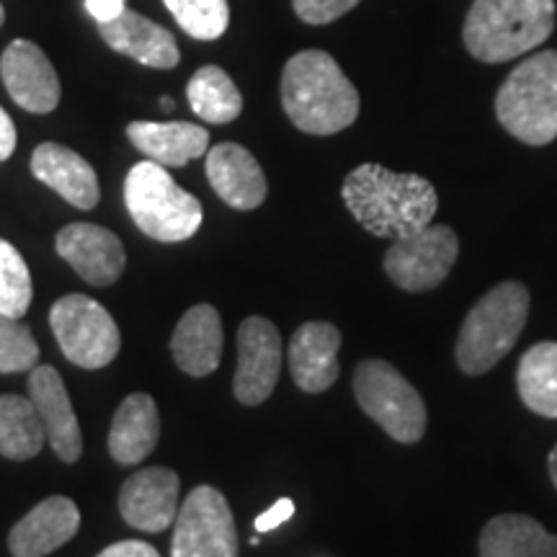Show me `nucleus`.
<instances>
[{"mask_svg": "<svg viewBox=\"0 0 557 557\" xmlns=\"http://www.w3.org/2000/svg\"><path fill=\"white\" fill-rule=\"evenodd\" d=\"M86 11L99 21V24H109V21H114L122 11H127V0H86Z\"/></svg>", "mask_w": 557, "mask_h": 557, "instance_id": "34", "label": "nucleus"}, {"mask_svg": "<svg viewBox=\"0 0 557 557\" xmlns=\"http://www.w3.org/2000/svg\"><path fill=\"white\" fill-rule=\"evenodd\" d=\"M189 107L201 122L207 124H230L240 116L243 96L233 78L218 65H205L191 75Z\"/></svg>", "mask_w": 557, "mask_h": 557, "instance_id": "27", "label": "nucleus"}, {"mask_svg": "<svg viewBox=\"0 0 557 557\" xmlns=\"http://www.w3.org/2000/svg\"><path fill=\"white\" fill-rule=\"evenodd\" d=\"M5 90L21 109L50 114L58 109L62 88L50 58L29 39H13L0 58Z\"/></svg>", "mask_w": 557, "mask_h": 557, "instance_id": "12", "label": "nucleus"}, {"mask_svg": "<svg viewBox=\"0 0 557 557\" xmlns=\"http://www.w3.org/2000/svg\"><path fill=\"white\" fill-rule=\"evenodd\" d=\"M160 107L165 111H173V99H160Z\"/></svg>", "mask_w": 557, "mask_h": 557, "instance_id": "37", "label": "nucleus"}, {"mask_svg": "<svg viewBox=\"0 0 557 557\" xmlns=\"http://www.w3.org/2000/svg\"><path fill=\"white\" fill-rule=\"evenodd\" d=\"M178 475L169 468H143L124 480L120 513L132 529L158 534L178 517Z\"/></svg>", "mask_w": 557, "mask_h": 557, "instance_id": "14", "label": "nucleus"}, {"mask_svg": "<svg viewBox=\"0 0 557 557\" xmlns=\"http://www.w3.org/2000/svg\"><path fill=\"white\" fill-rule=\"evenodd\" d=\"M16 150V127H13V120L5 114V109L0 107V163L9 160Z\"/></svg>", "mask_w": 557, "mask_h": 557, "instance_id": "35", "label": "nucleus"}, {"mask_svg": "<svg viewBox=\"0 0 557 557\" xmlns=\"http://www.w3.org/2000/svg\"><path fill=\"white\" fill-rule=\"evenodd\" d=\"M34 178L58 191L67 205L94 209L99 205V178L94 165L75 150L60 143H41L32 156Z\"/></svg>", "mask_w": 557, "mask_h": 557, "instance_id": "20", "label": "nucleus"}, {"mask_svg": "<svg viewBox=\"0 0 557 557\" xmlns=\"http://www.w3.org/2000/svg\"><path fill=\"white\" fill-rule=\"evenodd\" d=\"M222 320L212 305H194L178 320L171 336V354L181 372L207 377L222 361Z\"/></svg>", "mask_w": 557, "mask_h": 557, "instance_id": "21", "label": "nucleus"}, {"mask_svg": "<svg viewBox=\"0 0 557 557\" xmlns=\"http://www.w3.org/2000/svg\"><path fill=\"white\" fill-rule=\"evenodd\" d=\"M292 513H295V504H292L289 498H278L269 511H263L261 517L256 519V532H274L276 527H282L284 521L292 519Z\"/></svg>", "mask_w": 557, "mask_h": 557, "instance_id": "32", "label": "nucleus"}, {"mask_svg": "<svg viewBox=\"0 0 557 557\" xmlns=\"http://www.w3.org/2000/svg\"><path fill=\"white\" fill-rule=\"evenodd\" d=\"M50 325L62 354L81 369L109 367L122 348L114 318L86 295L60 297L50 310Z\"/></svg>", "mask_w": 557, "mask_h": 557, "instance_id": "8", "label": "nucleus"}, {"mask_svg": "<svg viewBox=\"0 0 557 557\" xmlns=\"http://www.w3.org/2000/svg\"><path fill=\"white\" fill-rule=\"evenodd\" d=\"M163 3L181 29L199 41L220 39L230 26L227 0H163Z\"/></svg>", "mask_w": 557, "mask_h": 557, "instance_id": "28", "label": "nucleus"}, {"mask_svg": "<svg viewBox=\"0 0 557 557\" xmlns=\"http://www.w3.org/2000/svg\"><path fill=\"white\" fill-rule=\"evenodd\" d=\"M555 0H475L462 41L475 60L500 65L537 50L555 32Z\"/></svg>", "mask_w": 557, "mask_h": 557, "instance_id": "3", "label": "nucleus"}, {"mask_svg": "<svg viewBox=\"0 0 557 557\" xmlns=\"http://www.w3.org/2000/svg\"><path fill=\"white\" fill-rule=\"evenodd\" d=\"M341 197L367 233L385 240L421 233L438 209V194L429 178L389 171L380 163L357 165L344 178Z\"/></svg>", "mask_w": 557, "mask_h": 557, "instance_id": "1", "label": "nucleus"}, {"mask_svg": "<svg viewBox=\"0 0 557 557\" xmlns=\"http://www.w3.org/2000/svg\"><path fill=\"white\" fill-rule=\"evenodd\" d=\"M160 438V413L148 393H132L111 418L109 455L116 465H139L150 457Z\"/></svg>", "mask_w": 557, "mask_h": 557, "instance_id": "23", "label": "nucleus"}, {"mask_svg": "<svg viewBox=\"0 0 557 557\" xmlns=\"http://www.w3.org/2000/svg\"><path fill=\"white\" fill-rule=\"evenodd\" d=\"M547 468H549V478H553V485L557 487V444L553 447V451H549Z\"/></svg>", "mask_w": 557, "mask_h": 557, "instance_id": "36", "label": "nucleus"}, {"mask_svg": "<svg viewBox=\"0 0 557 557\" xmlns=\"http://www.w3.org/2000/svg\"><path fill=\"white\" fill-rule=\"evenodd\" d=\"M341 331L333 323L312 320L299 325L289 341V372L302 393L318 395L336 385Z\"/></svg>", "mask_w": 557, "mask_h": 557, "instance_id": "17", "label": "nucleus"}, {"mask_svg": "<svg viewBox=\"0 0 557 557\" xmlns=\"http://www.w3.org/2000/svg\"><path fill=\"white\" fill-rule=\"evenodd\" d=\"M29 398L37 408L41 426H45L47 442L62 462H75L81 459L83 436L81 423L75 418L73 403H70L67 387L60 372L50 364H39L32 369L29 377Z\"/></svg>", "mask_w": 557, "mask_h": 557, "instance_id": "16", "label": "nucleus"}, {"mask_svg": "<svg viewBox=\"0 0 557 557\" xmlns=\"http://www.w3.org/2000/svg\"><path fill=\"white\" fill-rule=\"evenodd\" d=\"M532 295L521 282H500L468 312L455 346L457 364L470 377L491 372L511 354L524 331Z\"/></svg>", "mask_w": 557, "mask_h": 557, "instance_id": "4", "label": "nucleus"}, {"mask_svg": "<svg viewBox=\"0 0 557 557\" xmlns=\"http://www.w3.org/2000/svg\"><path fill=\"white\" fill-rule=\"evenodd\" d=\"M354 395L359 408L395 442L418 444L426 436V403L389 361H359L354 369Z\"/></svg>", "mask_w": 557, "mask_h": 557, "instance_id": "7", "label": "nucleus"}, {"mask_svg": "<svg viewBox=\"0 0 557 557\" xmlns=\"http://www.w3.org/2000/svg\"><path fill=\"white\" fill-rule=\"evenodd\" d=\"M284 346L276 325L261 315H250L238 329V369L233 393L243 406H261L274 393L282 374Z\"/></svg>", "mask_w": 557, "mask_h": 557, "instance_id": "11", "label": "nucleus"}, {"mask_svg": "<svg viewBox=\"0 0 557 557\" xmlns=\"http://www.w3.org/2000/svg\"><path fill=\"white\" fill-rule=\"evenodd\" d=\"M127 137L145 158L163 169H184L209 150V132L191 122H132Z\"/></svg>", "mask_w": 557, "mask_h": 557, "instance_id": "22", "label": "nucleus"}, {"mask_svg": "<svg viewBox=\"0 0 557 557\" xmlns=\"http://www.w3.org/2000/svg\"><path fill=\"white\" fill-rule=\"evenodd\" d=\"M207 178L214 194L238 212L259 209L267 201V173L253 152L238 143H220L207 150Z\"/></svg>", "mask_w": 557, "mask_h": 557, "instance_id": "15", "label": "nucleus"}, {"mask_svg": "<svg viewBox=\"0 0 557 557\" xmlns=\"http://www.w3.org/2000/svg\"><path fill=\"white\" fill-rule=\"evenodd\" d=\"M47 434L32 398L0 395V455L26 462L45 447Z\"/></svg>", "mask_w": 557, "mask_h": 557, "instance_id": "26", "label": "nucleus"}, {"mask_svg": "<svg viewBox=\"0 0 557 557\" xmlns=\"http://www.w3.org/2000/svg\"><path fill=\"white\" fill-rule=\"evenodd\" d=\"M3 21H5V11H3V3H0V26H3Z\"/></svg>", "mask_w": 557, "mask_h": 557, "instance_id": "38", "label": "nucleus"}, {"mask_svg": "<svg viewBox=\"0 0 557 557\" xmlns=\"http://www.w3.org/2000/svg\"><path fill=\"white\" fill-rule=\"evenodd\" d=\"M124 205L132 222L160 243L189 240L205 220L199 199L181 189L171 173L152 160L132 165L124 181Z\"/></svg>", "mask_w": 557, "mask_h": 557, "instance_id": "6", "label": "nucleus"}, {"mask_svg": "<svg viewBox=\"0 0 557 557\" xmlns=\"http://www.w3.org/2000/svg\"><path fill=\"white\" fill-rule=\"evenodd\" d=\"M32 274L21 253L9 240L0 238V315H26L32 305Z\"/></svg>", "mask_w": 557, "mask_h": 557, "instance_id": "29", "label": "nucleus"}, {"mask_svg": "<svg viewBox=\"0 0 557 557\" xmlns=\"http://www.w3.org/2000/svg\"><path fill=\"white\" fill-rule=\"evenodd\" d=\"M99 32L111 50L145 67L173 70L181 60L173 34L137 11H122L109 24H99Z\"/></svg>", "mask_w": 557, "mask_h": 557, "instance_id": "19", "label": "nucleus"}, {"mask_svg": "<svg viewBox=\"0 0 557 557\" xmlns=\"http://www.w3.org/2000/svg\"><path fill=\"white\" fill-rule=\"evenodd\" d=\"M496 116L519 143L542 148L557 139V50H542L508 73L496 94Z\"/></svg>", "mask_w": 557, "mask_h": 557, "instance_id": "5", "label": "nucleus"}, {"mask_svg": "<svg viewBox=\"0 0 557 557\" xmlns=\"http://www.w3.org/2000/svg\"><path fill=\"white\" fill-rule=\"evenodd\" d=\"M96 557H160V555L156 547L148 545V542L122 540V542H114V545H109L101 555Z\"/></svg>", "mask_w": 557, "mask_h": 557, "instance_id": "33", "label": "nucleus"}, {"mask_svg": "<svg viewBox=\"0 0 557 557\" xmlns=\"http://www.w3.org/2000/svg\"><path fill=\"white\" fill-rule=\"evenodd\" d=\"M171 557H238V529L218 487L199 485L173 521Z\"/></svg>", "mask_w": 557, "mask_h": 557, "instance_id": "10", "label": "nucleus"}, {"mask_svg": "<svg viewBox=\"0 0 557 557\" xmlns=\"http://www.w3.org/2000/svg\"><path fill=\"white\" fill-rule=\"evenodd\" d=\"M81 529V511L67 496H50L37 504L11 529L13 557H47L67 545Z\"/></svg>", "mask_w": 557, "mask_h": 557, "instance_id": "18", "label": "nucleus"}, {"mask_svg": "<svg viewBox=\"0 0 557 557\" xmlns=\"http://www.w3.org/2000/svg\"><path fill=\"white\" fill-rule=\"evenodd\" d=\"M517 389L532 413L557 418V341L527 348L517 369Z\"/></svg>", "mask_w": 557, "mask_h": 557, "instance_id": "25", "label": "nucleus"}, {"mask_svg": "<svg viewBox=\"0 0 557 557\" xmlns=\"http://www.w3.org/2000/svg\"><path fill=\"white\" fill-rule=\"evenodd\" d=\"M54 246H58L60 259H65L70 269L90 287H111L127 263L122 240L111 230L90 225V222H73L62 227Z\"/></svg>", "mask_w": 557, "mask_h": 557, "instance_id": "13", "label": "nucleus"}, {"mask_svg": "<svg viewBox=\"0 0 557 557\" xmlns=\"http://www.w3.org/2000/svg\"><path fill=\"white\" fill-rule=\"evenodd\" d=\"M459 259V238L449 225H429L421 233L389 243L385 274L395 287L421 295L442 287Z\"/></svg>", "mask_w": 557, "mask_h": 557, "instance_id": "9", "label": "nucleus"}, {"mask_svg": "<svg viewBox=\"0 0 557 557\" xmlns=\"http://www.w3.org/2000/svg\"><path fill=\"white\" fill-rule=\"evenodd\" d=\"M359 3L361 0H292V9H295L297 18L305 21V24L323 26L346 16Z\"/></svg>", "mask_w": 557, "mask_h": 557, "instance_id": "31", "label": "nucleus"}, {"mask_svg": "<svg viewBox=\"0 0 557 557\" xmlns=\"http://www.w3.org/2000/svg\"><path fill=\"white\" fill-rule=\"evenodd\" d=\"M282 107L299 132L329 137L357 122L361 99L329 52L305 50L282 70Z\"/></svg>", "mask_w": 557, "mask_h": 557, "instance_id": "2", "label": "nucleus"}, {"mask_svg": "<svg viewBox=\"0 0 557 557\" xmlns=\"http://www.w3.org/2000/svg\"><path fill=\"white\" fill-rule=\"evenodd\" d=\"M39 361V346L29 325L18 318L0 315V372L16 374L32 372Z\"/></svg>", "mask_w": 557, "mask_h": 557, "instance_id": "30", "label": "nucleus"}, {"mask_svg": "<svg viewBox=\"0 0 557 557\" xmlns=\"http://www.w3.org/2000/svg\"><path fill=\"white\" fill-rule=\"evenodd\" d=\"M480 557H557V537L537 519L500 513L480 532Z\"/></svg>", "mask_w": 557, "mask_h": 557, "instance_id": "24", "label": "nucleus"}]
</instances>
